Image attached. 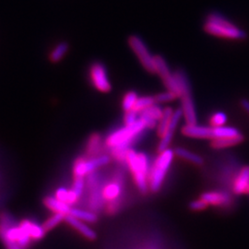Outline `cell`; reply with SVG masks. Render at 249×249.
Listing matches in <instances>:
<instances>
[{
  "label": "cell",
  "instance_id": "6da1fadb",
  "mask_svg": "<svg viewBox=\"0 0 249 249\" xmlns=\"http://www.w3.org/2000/svg\"><path fill=\"white\" fill-rule=\"evenodd\" d=\"M147 127L140 118L137 122L129 125H124L110 134L106 140V145L111 149L113 156L120 161H125L126 152L134 141L142 133Z\"/></svg>",
  "mask_w": 249,
  "mask_h": 249
},
{
  "label": "cell",
  "instance_id": "7a4b0ae2",
  "mask_svg": "<svg viewBox=\"0 0 249 249\" xmlns=\"http://www.w3.org/2000/svg\"><path fill=\"white\" fill-rule=\"evenodd\" d=\"M204 31L209 35L230 40H244L248 37L244 30L235 26L219 13H211L207 17Z\"/></svg>",
  "mask_w": 249,
  "mask_h": 249
},
{
  "label": "cell",
  "instance_id": "3957f363",
  "mask_svg": "<svg viewBox=\"0 0 249 249\" xmlns=\"http://www.w3.org/2000/svg\"><path fill=\"white\" fill-rule=\"evenodd\" d=\"M125 162L133 175L134 181L139 190L146 194L149 189L150 163L148 157L144 153H137L133 150H128L125 156Z\"/></svg>",
  "mask_w": 249,
  "mask_h": 249
},
{
  "label": "cell",
  "instance_id": "277c9868",
  "mask_svg": "<svg viewBox=\"0 0 249 249\" xmlns=\"http://www.w3.org/2000/svg\"><path fill=\"white\" fill-rule=\"evenodd\" d=\"M175 76L178 81L182 107L181 110L183 112V116L186 120V124H196V107L194 105V100L192 97V91L190 83L187 78V74L183 71L179 70L175 72Z\"/></svg>",
  "mask_w": 249,
  "mask_h": 249
},
{
  "label": "cell",
  "instance_id": "5b68a950",
  "mask_svg": "<svg viewBox=\"0 0 249 249\" xmlns=\"http://www.w3.org/2000/svg\"><path fill=\"white\" fill-rule=\"evenodd\" d=\"M182 133L189 138L215 140L224 137H231L240 134L239 130L232 126H206L198 124H185L182 127Z\"/></svg>",
  "mask_w": 249,
  "mask_h": 249
},
{
  "label": "cell",
  "instance_id": "8992f818",
  "mask_svg": "<svg viewBox=\"0 0 249 249\" xmlns=\"http://www.w3.org/2000/svg\"><path fill=\"white\" fill-rule=\"evenodd\" d=\"M174 151L167 149L160 152L154 161L149 174V187L152 192L156 193L160 190L174 159Z\"/></svg>",
  "mask_w": 249,
  "mask_h": 249
},
{
  "label": "cell",
  "instance_id": "52a82bcc",
  "mask_svg": "<svg viewBox=\"0 0 249 249\" xmlns=\"http://www.w3.org/2000/svg\"><path fill=\"white\" fill-rule=\"evenodd\" d=\"M128 45L142 63L143 68L150 73H156L155 55L151 54L142 39L138 36H131L128 38Z\"/></svg>",
  "mask_w": 249,
  "mask_h": 249
},
{
  "label": "cell",
  "instance_id": "ba28073f",
  "mask_svg": "<svg viewBox=\"0 0 249 249\" xmlns=\"http://www.w3.org/2000/svg\"><path fill=\"white\" fill-rule=\"evenodd\" d=\"M110 161V157L106 154H102L96 157L86 159L84 157L78 158L73 166V174L76 178H83L95 172L102 166L107 165Z\"/></svg>",
  "mask_w": 249,
  "mask_h": 249
},
{
  "label": "cell",
  "instance_id": "9c48e42d",
  "mask_svg": "<svg viewBox=\"0 0 249 249\" xmlns=\"http://www.w3.org/2000/svg\"><path fill=\"white\" fill-rule=\"evenodd\" d=\"M155 67H156V73L160 76L167 90L175 93L178 96V98H179L180 90H179V86H178L175 73L174 74L172 73L167 63L162 56L155 55Z\"/></svg>",
  "mask_w": 249,
  "mask_h": 249
},
{
  "label": "cell",
  "instance_id": "30bf717a",
  "mask_svg": "<svg viewBox=\"0 0 249 249\" xmlns=\"http://www.w3.org/2000/svg\"><path fill=\"white\" fill-rule=\"evenodd\" d=\"M89 79L95 89L107 93L112 89V85L107 75L106 67L100 62L93 63L89 68Z\"/></svg>",
  "mask_w": 249,
  "mask_h": 249
},
{
  "label": "cell",
  "instance_id": "8fae6325",
  "mask_svg": "<svg viewBox=\"0 0 249 249\" xmlns=\"http://www.w3.org/2000/svg\"><path fill=\"white\" fill-rule=\"evenodd\" d=\"M182 116H183V112H182L181 108L174 111V114H173L172 119L170 121L169 125H168L166 131L160 137V142L159 143V146H158L159 153L161 152V151L167 150L169 148L170 144L172 142L173 136H174V134H175L176 130H177V127H178V124H179Z\"/></svg>",
  "mask_w": 249,
  "mask_h": 249
},
{
  "label": "cell",
  "instance_id": "7c38bea8",
  "mask_svg": "<svg viewBox=\"0 0 249 249\" xmlns=\"http://www.w3.org/2000/svg\"><path fill=\"white\" fill-rule=\"evenodd\" d=\"M200 198L205 200L209 205H213L215 207H229L232 205L233 199L228 192L225 191H210L205 192Z\"/></svg>",
  "mask_w": 249,
  "mask_h": 249
},
{
  "label": "cell",
  "instance_id": "4fadbf2b",
  "mask_svg": "<svg viewBox=\"0 0 249 249\" xmlns=\"http://www.w3.org/2000/svg\"><path fill=\"white\" fill-rule=\"evenodd\" d=\"M231 188L232 193L235 195L249 194V165H245L241 168L233 179Z\"/></svg>",
  "mask_w": 249,
  "mask_h": 249
},
{
  "label": "cell",
  "instance_id": "5bb4252c",
  "mask_svg": "<svg viewBox=\"0 0 249 249\" xmlns=\"http://www.w3.org/2000/svg\"><path fill=\"white\" fill-rule=\"evenodd\" d=\"M65 222L70 224L75 230L80 232L84 237H86L88 240L94 241L97 238V233L90 229L88 225L82 223L79 219L74 218L71 215H67Z\"/></svg>",
  "mask_w": 249,
  "mask_h": 249
},
{
  "label": "cell",
  "instance_id": "9a60e30c",
  "mask_svg": "<svg viewBox=\"0 0 249 249\" xmlns=\"http://www.w3.org/2000/svg\"><path fill=\"white\" fill-rule=\"evenodd\" d=\"M121 183H122V179L121 177H119V178H115L114 181L107 184L102 192L103 197L111 202H115L121 195V190H122Z\"/></svg>",
  "mask_w": 249,
  "mask_h": 249
},
{
  "label": "cell",
  "instance_id": "2e32d148",
  "mask_svg": "<svg viewBox=\"0 0 249 249\" xmlns=\"http://www.w3.org/2000/svg\"><path fill=\"white\" fill-rule=\"evenodd\" d=\"M245 141V137L243 134L240 133L236 136L231 137H224L220 139H215L212 141V147L216 150H222L229 147H233L235 145H238Z\"/></svg>",
  "mask_w": 249,
  "mask_h": 249
},
{
  "label": "cell",
  "instance_id": "e0dca14e",
  "mask_svg": "<svg viewBox=\"0 0 249 249\" xmlns=\"http://www.w3.org/2000/svg\"><path fill=\"white\" fill-rule=\"evenodd\" d=\"M44 204L46 208H48L50 211L53 212L54 213H62L65 215H69L71 211V206L66 204L55 196H46L44 199Z\"/></svg>",
  "mask_w": 249,
  "mask_h": 249
},
{
  "label": "cell",
  "instance_id": "ac0fdd59",
  "mask_svg": "<svg viewBox=\"0 0 249 249\" xmlns=\"http://www.w3.org/2000/svg\"><path fill=\"white\" fill-rule=\"evenodd\" d=\"M19 225L30 234L33 240H41L44 238L45 235V229L43 225H39L36 223H34L30 220H23L19 223Z\"/></svg>",
  "mask_w": 249,
  "mask_h": 249
},
{
  "label": "cell",
  "instance_id": "d6986e66",
  "mask_svg": "<svg viewBox=\"0 0 249 249\" xmlns=\"http://www.w3.org/2000/svg\"><path fill=\"white\" fill-rule=\"evenodd\" d=\"M102 151V137L98 133L91 134L89 136L87 146H86V153L90 158L99 156Z\"/></svg>",
  "mask_w": 249,
  "mask_h": 249
},
{
  "label": "cell",
  "instance_id": "ffe728a7",
  "mask_svg": "<svg viewBox=\"0 0 249 249\" xmlns=\"http://www.w3.org/2000/svg\"><path fill=\"white\" fill-rule=\"evenodd\" d=\"M175 155H178V157L184 159V160H187L193 164H196V165H201L203 164L204 160L202 157H200L199 155H197L196 153L192 152V151H187L184 148H176L175 149Z\"/></svg>",
  "mask_w": 249,
  "mask_h": 249
},
{
  "label": "cell",
  "instance_id": "44dd1931",
  "mask_svg": "<svg viewBox=\"0 0 249 249\" xmlns=\"http://www.w3.org/2000/svg\"><path fill=\"white\" fill-rule=\"evenodd\" d=\"M173 114H174V109H172L171 107H166V108L163 109L162 116L160 117V120L158 121V124H157V133L160 137H161L166 131V129L169 125L170 121L172 119Z\"/></svg>",
  "mask_w": 249,
  "mask_h": 249
},
{
  "label": "cell",
  "instance_id": "7402d4cb",
  "mask_svg": "<svg viewBox=\"0 0 249 249\" xmlns=\"http://www.w3.org/2000/svg\"><path fill=\"white\" fill-rule=\"evenodd\" d=\"M55 197L63 201V202H65L66 204L70 205V206L76 204L78 199H79L78 196L72 191L71 189L68 190L64 187H60L56 190Z\"/></svg>",
  "mask_w": 249,
  "mask_h": 249
},
{
  "label": "cell",
  "instance_id": "603a6c76",
  "mask_svg": "<svg viewBox=\"0 0 249 249\" xmlns=\"http://www.w3.org/2000/svg\"><path fill=\"white\" fill-rule=\"evenodd\" d=\"M70 215H71L76 219H79L80 221L87 222V223H96L98 221V216L94 213H90V212H87L77 208H71Z\"/></svg>",
  "mask_w": 249,
  "mask_h": 249
},
{
  "label": "cell",
  "instance_id": "cb8c5ba5",
  "mask_svg": "<svg viewBox=\"0 0 249 249\" xmlns=\"http://www.w3.org/2000/svg\"><path fill=\"white\" fill-rule=\"evenodd\" d=\"M69 51V45L66 42H61L56 45L50 53V60L53 63L59 62Z\"/></svg>",
  "mask_w": 249,
  "mask_h": 249
},
{
  "label": "cell",
  "instance_id": "d4e9b609",
  "mask_svg": "<svg viewBox=\"0 0 249 249\" xmlns=\"http://www.w3.org/2000/svg\"><path fill=\"white\" fill-rule=\"evenodd\" d=\"M162 113H163V110L155 104L151 107H148L147 109H145L142 113H140V116L148 117V118H151L152 120H155L158 122L162 116Z\"/></svg>",
  "mask_w": 249,
  "mask_h": 249
},
{
  "label": "cell",
  "instance_id": "484cf974",
  "mask_svg": "<svg viewBox=\"0 0 249 249\" xmlns=\"http://www.w3.org/2000/svg\"><path fill=\"white\" fill-rule=\"evenodd\" d=\"M155 99L154 96H143V97H139L137 100V103L134 107L133 110L136 111L137 113H142L145 109H147L148 107H151L153 105H155Z\"/></svg>",
  "mask_w": 249,
  "mask_h": 249
},
{
  "label": "cell",
  "instance_id": "4316f807",
  "mask_svg": "<svg viewBox=\"0 0 249 249\" xmlns=\"http://www.w3.org/2000/svg\"><path fill=\"white\" fill-rule=\"evenodd\" d=\"M138 99H139V96H138V93L136 91H133V90L127 91L124 94V98L122 101V107H123L124 112H128L130 110H133Z\"/></svg>",
  "mask_w": 249,
  "mask_h": 249
},
{
  "label": "cell",
  "instance_id": "83f0119b",
  "mask_svg": "<svg viewBox=\"0 0 249 249\" xmlns=\"http://www.w3.org/2000/svg\"><path fill=\"white\" fill-rule=\"evenodd\" d=\"M66 216H67V215L62 213H54L53 215H52V216H51L48 220H46L45 223L43 224V227H44L45 231L53 230V228L56 227L59 223H62L63 221H65Z\"/></svg>",
  "mask_w": 249,
  "mask_h": 249
},
{
  "label": "cell",
  "instance_id": "f1b7e54d",
  "mask_svg": "<svg viewBox=\"0 0 249 249\" xmlns=\"http://www.w3.org/2000/svg\"><path fill=\"white\" fill-rule=\"evenodd\" d=\"M227 122V116L223 112H216L211 117L210 123L212 126H223Z\"/></svg>",
  "mask_w": 249,
  "mask_h": 249
},
{
  "label": "cell",
  "instance_id": "f546056e",
  "mask_svg": "<svg viewBox=\"0 0 249 249\" xmlns=\"http://www.w3.org/2000/svg\"><path fill=\"white\" fill-rule=\"evenodd\" d=\"M177 98H178V96H177L175 93L169 91V90L160 92V93H158V94H156V95L154 96L155 103H156V104L169 103V102H172V101H174L175 99Z\"/></svg>",
  "mask_w": 249,
  "mask_h": 249
},
{
  "label": "cell",
  "instance_id": "4dcf8cb0",
  "mask_svg": "<svg viewBox=\"0 0 249 249\" xmlns=\"http://www.w3.org/2000/svg\"><path fill=\"white\" fill-rule=\"evenodd\" d=\"M85 187V181L83 178H76L74 180V184L72 186L71 190L80 198L83 193Z\"/></svg>",
  "mask_w": 249,
  "mask_h": 249
},
{
  "label": "cell",
  "instance_id": "1f68e13d",
  "mask_svg": "<svg viewBox=\"0 0 249 249\" xmlns=\"http://www.w3.org/2000/svg\"><path fill=\"white\" fill-rule=\"evenodd\" d=\"M139 119H140V114L134 110L125 112V114H124V122L125 125L134 124Z\"/></svg>",
  "mask_w": 249,
  "mask_h": 249
},
{
  "label": "cell",
  "instance_id": "d6a6232c",
  "mask_svg": "<svg viewBox=\"0 0 249 249\" xmlns=\"http://www.w3.org/2000/svg\"><path fill=\"white\" fill-rule=\"evenodd\" d=\"M209 204L203 200V199H196V200H193L189 203V208L190 210L194 211V212H199V211H203L208 208Z\"/></svg>",
  "mask_w": 249,
  "mask_h": 249
},
{
  "label": "cell",
  "instance_id": "836d02e7",
  "mask_svg": "<svg viewBox=\"0 0 249 249\" xmlns=\"http://www.w3.org/2000/svg\"><path fill=\"white\" fill-rule=\"evenodd\" d=\"M241 107L243 109H245L249 114V100L248 99H242L240 101Z\"/></svg>",
  "mask_w": 249,
  "mask_h": 249
}]
</instances>
